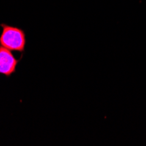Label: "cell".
Masks as SVG:
<instances>
[{
    "mask_svg": "<svg viewBox=\"0 0 146 146\" xmlns=\"http://www.w3.org/2000/svg\"><path fill=\"white\" fill-rule=\"evenodd\" d=\"M1 27L3 29L0 35V46L10 51H17L23 52L25 47V33L21 28L11 26L2 23Z\"/></svg>",
    "mask_w": 146,
    "mask_h": 146,
    "instance_id": "obj_1",
    "label": "cell"
},
{
    "mask_svg": "<svg viewBox=\"0 0 146 146\" xmlns=\"http://www.w3.org/2000/svg\"><path fill=\"white\" fill-rule=\"evenodd\" d=\"M20 59H16L11 52L0 46V74L7 77L11 76L16 72L17 65Z\"/></svg>",
    "mask_w": 146,
    "mask_h": 146,
    "instance_id": "obj_2",
    "label": "cell"
}]
</instances>
